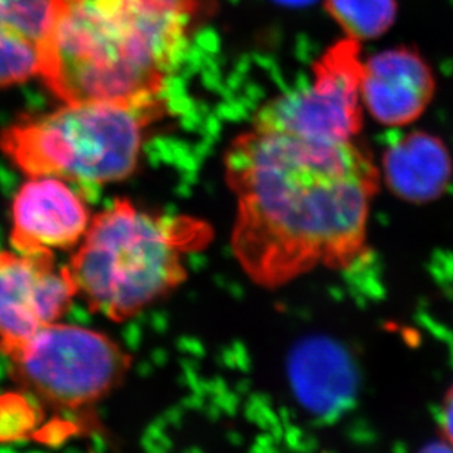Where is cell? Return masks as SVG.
Returning a JSON list of instances; mask_svg holds the SVG:
<instances>
[{"label": "cell", "instance_id": "1", "mask_svg": "<svg viewBox=\"0 0 453 453\" xmlns=\"http://www.w3.org/2000/svg\"><path fill=\"white\" fill-rule=\"evenodd\" d=\"M226 168L239 205L233 250L255 283L277 288L319 265L350 268L365 250L380 175L352 142L255 127L233 143Z\"/></svg>", "mask_w": 453, "mask_h": 453}, {"label": "cell", "instance_id": "2", "mask_svg": "<svg viewBox=\"0 0 453 453\" xmlns=\"http://www.w3.org/2000/svg\"><path fill=\"white\" fill-rule=\"evenodd\" d=\"M205 0H55L40 77L64 104L164 99Z\"/></svg>", "mask_w": 453, "mask_h": 453}, {"label": "cell", "instance_id": "3", "mask_svg": "<svg viewBox=\"0 0 453 453\" xmlns=\"http://www.w3.org/2000/svg\"><path fill=\"white\" fill-rule=\"evenodd\" d=\"M208 239V226L195 219L113 202L92 219L66 268L93 312L124 321L183 283L186 255Z\"/></svg>", "mask_w": 453, "mask_h": 453}, {"label": "cell", "instance_id": "4", "mask_svg": "<svg viewBox=\"0 0 453 453\" xmlns=\"http://www.w3.org/2000/svg\"><path fill=\"white\" fill-rule=\"evenodd\" d=\"M165 108V99L146 104L71 102L13 122L0 133V149L28 177L113 183L133 174L144 131Z\"/></svg>", "mask_w": 453, "mask_h": 453}, {"label": "cell", "instance_id": "5", "mask_svg": "<svg viewBox=\"0 0 453 453\" xmlns=\"http://www.w3.org/2000/svg\"><path fill=\"white\" fill-rule=\"evenodd\" d=\"M2 353L21 392L64 412L88 410L105 399L131 366L130 355L111 337L59 321Z\"/></svg>", "mask_w": 453, "mask_h": 453}, {"label": "cell", "instance_id": "6", "mask_svg": "<svg viewBox=\"0 0 453 453\" xmlns=\"http://www.w3.org/2000/svg\"><path fill=\"white\" fill-rule=\"evenodd\" d=\"M362 70L359 42L342 40L314 66L310 84L271 102L255 127L328 143L352 142L362 127Z\"/></svg>", "mask_w": 453, "mask_h": 453}, {"label": "cell", "instance_id": "7", "mask_svg": "<svg viewBox=\"0 0 453 453\" xmlns=\"http://www.w3.org/2000/svg\"><path fill=\"white\" fill-rule=\"evenodd\" d=\"M75 296L70 271L53 255L0 250V352L59 321Z\"/></svg>", "mask_w": 453, "mask_h": 453}, {"label": "cell", "instance_id": "8", "mask_svg": "<svg viewBox=\"0 0 453 453\" xmlns=\"http://www.w3.org/2000/svg\"><path fill=\"white\" fill-rule=\"evenodd\" d=\"M11 244L27 255H53L79 244L92 223L86 202L65 180L30 177L12 202Z\"/></svg>", "mask_w": 453, "mask_h": 453}, {"label": "cell", "instance_id": "9", "mask_svg": "<svg viewBox=\"0 0 453 453\" xmlns=\"http://www.w3.org/2000/svg\"><path fill=\"white\" fill-rule=\"evenodd\" d=\"M436 81L417 50L388 49L364 62L361 96L371 115L386 126H406L421 117Z\"/></svg>", "mask_w": 453, "mask_h": 453}, {"label": "cell", "instance_id": "10", "mask_svg": "<svg viewBox=\"0 0 453 453\" xmlns=\"http://www.w3.org/2000/svg\"><path fill=\"white\" fill-rule=\"evenodd\" d=\"M288 374L297 399L323 417L342 414L357 395V368L340 344L312 337L297 344L288 359Z\"/></svg>", "mask_w": 453, "mask_h": 453}, {"label": "cell", "instance_id": "11", "mask_svg": "<svg viewBox=\"0 0 453 453\" xmlns=\"http://www.w3.org/2000/svg\"><path fill=\"white\" fill-rule=\"evenodd\" d=\"M55 0H0V90L40 75Z\"/></svg>", "mask_w": 453, "mask_h": 453}, {"label": "cell", "instance_id": "12", "mask_svg": "<svg viewBox=\"0 0 453 453\" xmlns=\"http://www.w3.org/2000/svg\"><path fill=\"white\" fill-rule=\"evenodd\" d=\"M383 173L388 188L397 197L412 203H427L439 199L449 188L452 159L436 135L414 131L388 144Z\"/></svg>", "mask_w": 453, "mask_h": 453}, {"label": "cell", "instance_id": "13", "mask_svg": "<svg viewBox=\"0 0 453 453\" xmlns=\"http://www.w3.org/2000/svg\"><path fill=\"white\" fill-rule=\"evenodd\" d=\"M326 9L349 39L361 42L377 39L393 26L397 4L396 0H327Z\"/></svg>", "mask_w": 453, "mask_h": 453}, {"label": "cell", "instance_id": "14", "mask_svg": "<svg viewBox=\"0 0 453 453\" xmlns=\"http://www.w3.org/2000/svg\"><path fill=\"white\" fill-rule=\"evenodd\" d=\"M43 406L27 393H0V443H12L35 436L43 419Z\"/></svg>", "mask_w": 453, "mask_h": 453}, {"label": "cell", "instance_id": "15", "mask_svg": "<svg viewBox=\"0 0 453 453\" xmlns=\"http://www.w3.org/2000/svg\"><path fill=\"white\" fill-rule=\"evenodd\" d=\"M441 432L445 441L453 448V386L446 395L443 408H441Z\"/></svg>", "mask_w": 453, "mask_h": 453}, {"label": "cell", "instance_id": "16", "mask_svg": "<svg viewBox=\"0 0 453 453\" xmlns=\"http://www.w3.org/2000/svg\"><path fill=\"white\" fill-rule=\"evenodd\" d=\"M418 453H453L452 446L448 441H436V443H430Z\"/></svg>", "mask_w": 453, "mask_h": 453}, {"label": "cell", "instance_id": "17", "mask_svg": "<svg viewBox=\"0 0 453 453\" xmlns=\"http://www.w3.org/2000/svg\"><path fill=\"white\" fill-rule=\"evenodd\" d=\"M275 2L288 4V6H302V4H312L315 0H275Z\"/></svg>", "mask_w": 453, "mask_h": 453}]
</instances>
